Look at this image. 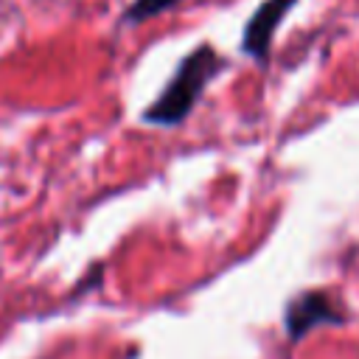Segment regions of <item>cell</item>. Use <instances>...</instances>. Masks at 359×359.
Returning <instances> with one entry per match:
<instances>
[{
    "mask_svg": "<svg viewBox=\"0 0 359 359\" xmlns=\"http://www.w3.org/2000/svg\"><path fill=\"white\" fill-rule=\"evenodd\" d=\"M222 67H224V59L216 53V48L196 45L177 65V70L168 79V84L163 87V93L149 104V109L143 112V121L154 123V126H177V123H182L191 115V109L196 107V101L205 93V87L213 81V76Z\"/></svg>",
    "mask_w": 359,
    "mask_h": 359,
    "instance_id": "obj_1",
    "label": "cell"
},
{
    "mask_svg": "<svg viewBox=\"0 0 359 359\" xmlns=\"http://www.w3.org/2000/svg\"><path fill=\"white\" fill-rule=\"evenodd\" d=\"M345 317L342 311L334 306V300L320 292V289H311V292H303L297 297H292L286 303V311H283V325H286V337L292 342L303 339L309 331L320 328V325H339Z\"/></svg>",
    "mask_w": 359,
    "mask_h": 359,
    "instance_id": "obj_2",
    "label": "cell"
},
{
    "mask_svg": "<svg viewBox=\"0 0 359 359\" xmlns=\"http://www.w3.org/2000/svg\"><path fill=\"white\" fill-rule=\"evenodd\" d=\"M297 0H264L250 22L244 25V36H241V50L250 53L255 62H266V50L272 45V36L278 31V25L283 22V17L292 11Z\"/></svg>",
    "mask_w": 359,
    "mask_h": 359,
    "instance_id": "obj_3",
    "label": "cell"
},
{
    "mask_svg": "<svg viewBox=\"0 0 359 359\" xmlns=\"http://www.w3.org/2000/svg\"><path fill=\"white\" fill-rule=\"evenodd\" d=\"M174 3H177V0H135V3L126 6L123 22H135V25H137V22H143V20H151V17L163 14V11H168Z\"/></svg>",
    "mask_w": 359,
    "mask_h": 359,
    "instance_id": "obj_4",
    "label": "cell"
}]
</instances>
